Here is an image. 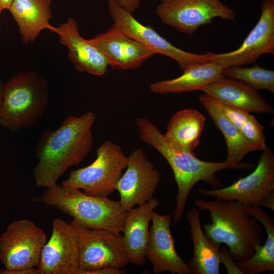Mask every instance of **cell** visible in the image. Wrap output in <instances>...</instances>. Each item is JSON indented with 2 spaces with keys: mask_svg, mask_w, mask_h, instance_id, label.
Instances as JSON below:
<instances>
[{
  "mask_svg": "<svg viewBox=\"0 0 274 274\" xmlns=\"http://www.w3.org/2000/svg\"><path fill=\"white\" fill-rule=\"evenodd\" d=\"M95 119L92 112L80 116L70 115L56 129L42 132L36 149L38 163L32 170L37 186L55 185L69 167L87 156L93 146L92 127Z\"/></svg>",
  "mask_w": 274,
  "mask_h": 274,
  "instance_id": "obj_1",
  "label": "cell"
},
{
  "mask_svg": "<svg viewBox=\"0 0 274 274\" xmlns=\"http://www.w3.org/2000/svg\"><path fill=\"white\" fill-rule=\"evenodd\" d=\"M135 122L141 141L158 151L172 169L178 188L173 216L176 223L182 219L190 193L198 182H203L213 189L221 188L223 185L216 175L217 172L228 169L246 170L255 166L253 163H232L226 160L215 162L200 160L194 152L184 150L169 142L147 118L139 117Z\"/></svg>",
  "mask_w": 274,
  "mask_h": 274,
  "instance_id": "obj_2",
  "label": "cell"
},
{
  "mask_svg": "<svg viewBox=\"0 0 274 274\" xmlns=\"http://www.w3.org/2000/svg\"><path fill=\"white\" fill-rule=\"evenodd\" d=\"M194 204L200 211L209 212L211 222L202 225L205 234L219 248L225 244L236 262L249 259L256 247L262 244V225L245 211L241 203L198 198Z\"/></svg>",
  "mask_w": 274,
  "mask_h": 274,
  "instance_id": "obj_3",
  "label": "cell"
},
{
  "mask_svg": "<svg viewBox=\"0 0 274 274\" xmlns=\"http://www.w3.org/2000/svg\"><path fill=\"white\" fill-rule=\"evenodd\" d=\"M36 200L55 207L88 228L122 232L126 212L119 201L88 195L62 184L47 188Z\"/></svg>",
  "mask_w": 274,
  "mask_h": 274,
  "instance_id": "obj_4",
  "label": "cell"
},
{
  "mask_svg": "<svg viewBox=\"0 0 274 274\" xmlns=\"http://www.w3.org/2000/svg\"><path fill=\"white\" fill-rule=\"evenodd\" d=\"M49 102L46 80L34 72L19 73L4 83L0 124L12 131L35 126Z\"/></svg>",
  "mask_w": 274,
  "mask_h": 274,
  "instance_id": "obj_5",
  "label": "cell"
},
{
  "mask_svg": "<svg viewBox=\"0 0 274 274\" xmlns=\"http://www.w3.org/2000/svg\"><path fill=\"white\" fill-rule=\"evenodd\" d=\"M96 157L90 165L72 171L62 185L83 190L88 195L108 197L126 168L127 156L121 147L111 140L97 149Z\"/></svg>",
  "mask_w": 274,
  "mask_h": 274,
  "instance_id": "obj_6",
  "label": "cell"
},
{
  "mask_svg": "<svg viewBox=\"0 0 274 274\" xmlns=\"http://www.w3.org/2000/svg\"><path fill=\"white\" fill-rule=\"evenodd\" d=\"M70 223L78 248L77 274L106 267L123 268L129 264L121 233L88 228L73 219Z\"/></svg>",
  "mask_w": 274,
  "mask_h": 274,
  "instance_id": "obj_7",
  "label": "cell"
},
{
  "mask_svg": "<svg viewBox=\"0 0 274 274\" xmlns=\"http://www.w3.org/2000/svg\"><path fill=\"white\" fill-rule=\"evenodd\" d=\"M47 241L44 231L32 221H14L0 236V261L8 269L37 267Z\"/></svg>",
  "mask_w": 274,
  "mask_h": 274,
  "instance_id": "obj_8",
  "label": "cell"
},
{
  "mask_svg": "<svg viewBox=\"0 0 274 274\" xmlns=\"http://www.w3.org/2000/svg\"><path fill=\"white\" fill-rule=\"evenodd\" d=\"M155 12L165 24L189 35L215 18L235 19L233 10L220 0H161Z\"/></svg>",
  "mask_w": 274,
  "mask_h": 274,
  "instance_id": "obj_9",
  "label": "cell"
},
{
  "mask_svg": "<svg viewBox=\"0 0 274 274\" xmlns=\"http://www.w3.org/2000/svg\"><path fill=\"white\" fill-rule=\"evenodd\" d=\"M109 12L114 23L130 38L153 51L176 60L183 71L196 63L211 61L204 54L192 53L182 50L161 37L151 26L142 24L132 13L124 8L116 0L108 2Z\"/></svg>",
  "mask_w": 274,
  "mask_h": 274,
  "instance_id": "obj_10",
  "label": "cell"
},
{
  "mask_svg": "<svg viewBox=\"0 0 274 274\" xmlns=\"http://www.w3.org/2000/svg\"><path fill=\"white\" fill-rule=\"evenodd\" d=\"M255 169L225 187L198 189L203 195L227 201H236L245 206L261 207L263 198L274 192V154L268 147L262 150Z\"/></svg>",
  "mask_w": 274,
  "mask_h": 274,
  "instance_id": "obj_11",
  "label": "cell"
},
{
  "mask_svg": "<svg viewBox=\"0 0 274 274\" xmlns=\"http://www.w3.org/2000/svg\"><path fill=\"white\" fill-rule=\"evenodd\" d=\"M258 21L236 50L217 53L208 52L205 54L211 61L223 68L254 63L265 54H274V0H264Z\"/></svg>",
  "mask_w": 274,
  "mask_h": 274,
  "instance_id": "obj_12",
  "label": "cell"
},
{
  "mask_svg": "<svg viewBox=\"0 0 274 274\" xmlns=\"http://www.w3.org/2000/svg\"><path fill=\"white\" fill-rule=\"evenodd\" d=\"M127 158L126 171L115 188L120 194L119 201L126 212L151 200L160 179L158 169L141 148L133 150Z\"/></svg>",
  "mask_w": 274,
  "mask_h": 274,
  "instance_id": "obj_13",
  "label": "cell"
},
{
  "mask_svg": "<svg viewBox=\"0 0 274 274\" xmlns=\"http://www.w3.org/2000/svg\"><path fill=\"white\" fill-rule=\"evenodd\" d=\"M36 267L40 274H77L78 248L70 223L61 218L52 221L51 237L42 250Z\"/></svg>",
  "mask_w": 274,
  "mask_h": 274,
  "instance_id": "obj_14",
  "label": "cell"
},
{
  "mask_svg": "<svg viewBox=\"0 0 274 274\" xmlns=\"http://www.w3.org/2000/svg\"><path fill=\"white\" fill-rule=\"evenodd\" d=\"M152 226L145 250V257L152 264L153 273L191 274L187 264L179 255L171 230L172 216L153 213Z\"/></svg>",
  "mask_w": 274,
  "mask_h": 274,
  "instance_id": "obj_15",
  "label": "cell"
},
{
  "mask_svg": "<svg viewBox=\"0 0 274 274\" xmlns=\"http://www.w3.org/2000/svg\"><path fill=\"white\" fill-rule=\"evenodd\" d=\"M88 40L106 58L109 66L118 70L139 68L155 54L126 35L115 23L105 32Z\"/></svg>",
  "mask_w": 274,
  "mask_h": 274,
  "instance_id": "obj_16",
  "label": "cell"
},
{
  "mask_svg": "<svg viewBox=\"0 0 274 274\" xmlns=\"http://www.w3.org/2000/svg\"><path fill=\"white\" fill-rule=\"evenodd\" d=\"M57 33L61 44L68 49V57L76 70L80 73L87 72L94 76L104 75L109 66L104 55L80 34L78 25L73 18L52 31Z\"/></svg>",
  "mask_w": 274,
  "mask_h": 274,
  "instance_id": "obj_17",
  "label": "cell"
},
{
  "mask_svg": "<svg viewBox=\"0 0 274 274\" xmlns=\"http://www.w3.org/2000/svg\"><path fill=\"white\" fill-rule=\"evenodd\" d=\"M204 94L217 101L251 113H274L272 106L246 84L224 76L203 88Z\"/></svg>",
  "mask_w": 274,
  "mask_h": 274,
  "instance_id": "obj_18",
  "label": "cell"
},
{
  "mask_svg": "<svg viewBox=\"0 0 274 274\" xmlns=\"http://www.w3.org/2000/svg\"><path fill=\"white\" fill-rule=\"evenodd\" d=\"M159 203L157 199L153 198L144 204L126 212L121 232L122 239L127 258L134 265H142L146 263L149 225Z\"/></svg>",
  "mask_w": 274,
  "mask_h": 274,
  "instance_id": "obj_19",
  "label": "cell"
},
{
  "mask_svg": "<svg viewBox=\"0 0 274 274\" xmlns=\"http://www.w3.org/2000/svg\"><path fill=\"white\" fill-rule=\"evenodd\" d=\"M200 211L192 207L186 215L193 242V255L187 264L191 274L220 273V248L215 246L203 231Z\"/></svg>",
  "mask_w": 274,
  "mask_h": 274,
  "instance_id": "obj_20",
  "label": "cell"
},
{
  "mask_svg": "<svg viewBox=\"0 0 274 274\" xmlns=\"http://www.w3.org/2000/svg\"><path fill=\"white\" fill-rule=\"evenodd\" d=\"M223 68L212 61L192 64L180 76L157 81L149 86L150 90L156 94L180 93L201 90L224 75Z\"/></svg>",
  "mask_w": 274,
  "mask_h": 274,
  "instance_id": "obj_21",
  "label": "cell"
},
{
  "mask_svg": "<svg viewBox=\"0 0 274 274\" xmlns=\"http://www.w3.org/2000/svg\"><path fill=\"white\" fill-rule=\"evenodd\" d=\"M50 4L45 0H13L9 9L16 22L24 43H32L41 31L54 26L49 21L52 17Z\"/></svg>",
  "mask_w": 274,
  "mask_h": 274,
  "instance_id": "obj_22",
  "label": "cell"
},
{
  "mask_svg": "<svg viewBox=\"0 0 274 274\" xmlns=\"http://www.w3.org/2000/svg\"><path fill=\"white\" fill-rule=\"evenodd\" d=\"M198 99L225 138L227 149L226 161L232 163H239L248 153L261 150L244 136L223 113L215 100L204 94L199 95Z\"/></svg>",
  "mask_w": 274,
  "mask_h": 274,
  "instance_id": "obj_23",
  "label": "cell"
},
{
  "mask_svg": "<svg viewBox=\"0 0 274 274\" xmlns=\"http://www.w3.org/2000/svg\"><path fill=\"white\" fill-rule=\"evenodd\" d=\"M244 209L261 224L267 238L264 245L256 247L249 259L236 262L243 274H260L266 271H274V219L261 207L245 206Z\"/></svg>",
  "mask_w": 274,
  "mask_h": 274,
  "instance_id": "obj_24",
  "label": "cell"
},
{
  "mask_svg": "<svg viewBox=\"0 0 274 274\" xmlns=\"http://www.w3.org/2000/svg\"><path fill=\"white\" fill-rule=\"evenodd\" d=\"M205 121L204 116L195 109L180 110L169 120L164 135L177 147L193 152L199 145Z\"/></svg>",
  "mask_w": 274,
  "mask_h": 274,
  "instance_id": "obj_25",
  "label": "cell"
},
{
  "mask_svg": "<svg viewBox=\"0 0 274 274\" xmlns=\"http://www.w3.org/2000/svg\"><path fill=\"white\" fill-rule=\"evenodd\" d=\"M216 102L223 113L248 141L259 147L261 150L267 147L264 127L253 115Z\"/></svg>",
  "mask_w": 274,
  "mask_h": 274,
  "instance_id": "obj_26",
  "label": "cell"
},
{
  "mask_svg": "<svg viewBox=\"0 0 274 274\" xmlns=\"http://www.w3.org/2000/svg\"><path fill=\"white\" fill-rule=\"evenodd\" d=\"M226 77L241 81L257 91L268 90L274 92V71L258 64L250 67L231 66L223 68Z\"/></svg>",
  "mask_w": 274,
  "mask_h": 274,
  "instance_id": "obj_27",
  "label": "cell"
},
{
  "mask_svg": "<svg viewBox=\"0 0 274 274\" xmlns=\"http://www.w3.org/2000/svg\"><path fill=\"white\" fill-rule=\"evenodd\" d=\"M220 257L221 263L225 266L228 274H243L236 262L233 259L229 250L225 247L220 248Z\"/></svg>",
  "mask_w": 274,
  "mask_h": 274,
  "instance_id": "obj_28",
  "label": "cell"
},
{
  "mask_svg": "<svg viewBox=\"0 0 274 274\" xmlns=\"http://www.w3.org/2000/svg\"><path fill=\"white\" fill-rule=\"evenodd\" d=\"M0 274H40V272L37 267L13 270L3 268L0 269Z\"/></svg>",
  "mask_w": 274,
  "mask_h": 274,
  "instance_id": "obj_29",
  "label": "cell"
},
{
  "mask_svg": "<svg viewBox=\"0 0 274 274\" xmlns=\"http://www.w3.org/2000/svg\"><path fill=\"white\" fill-rule=\"evenodd\" d=\"M124 8L133 13L140 7L141 0H116Z\"/></svg>",
  "mask_w": 274,
  "mask_h": 274,
  "instance_id": "obj_30",
  "label": "cell"
},
{
  "mask_svg": "<svg viewBox=\"0 0 274 274\" xmlns=\"http://www.w3.org/2000/svg\"><path fill=\"white\" fill-rule=\"evenodd\" d=\"M261 207H264L274 211V192L267 195L263 198Z\"/></svg>",
  "mask_w": 274,
  "mask_h": 274,
  "instance_id": "obj_31",
  "label": "cell"
},
{
  "mask_svg": "<svg viewBox=\"0 0 274 274\" xmlns=\"http://www.w3.org/2000/svg\"><path fill=\"white\" fill-rule=\"evenodd\" d=\"M13 0H0V8L9 10Z\"/></svg>",
  "mask_w": 274,
  "mask_h": 274,
  "instance_id": "obj_32",
  "label": "cell"
},
{
  "mask_svg": "<svg viewBox=\"0 0 274 274\" xmlns=\"http://www.w3.org/2000/svg\"><path fill=\"white\" fill-rule=\"evenodd\" d=\"M4 85V83L2 82V80L0 78V111L1 109L2 100H3Z\"/></svg>",
  "mask_w": 274,
  "mask_h": 274,
  "instance_id": "obj_33",
  "label": "cell"
},
{
  "mask_svg": "<svg viewBox=\"0 0 274 274\" xmlns=\"http://www.w3.org/2000/svg\"><path fill=\"white\" fill-rule=\"evenodd\" d=\"M48 4H51L52 0H45Z\"/></svg>",
  "mask_w": 274,
  "mask_h": 274,
  "instance_id": "obj_34",
  "label": "cell"
},
{
  "mask_svg": "<svg viewBox=\"0 0 274 274\" xmlns=\"http://www.w3.org/2000/svg\"><path fill=\"white\" fill-rule=\"evenodd\" d=\"M2 11V10L0 8V15H1V13ZM0 26H1V23H0Z\"/></svg>",
  "mask_w": 274,
  "mask_h": 274,
  "instance_id": "obj_35",
  "label": "cell"
}]
</instances>
